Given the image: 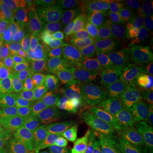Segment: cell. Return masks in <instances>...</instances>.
<instances>
[{
	"label": "cell",
	"mask_w": 153,
	"mask_h": 153,
	"mask_svg": "<svg viewBox=\"0 0 153 153\" xmlns=\"http://www.w3.org/2000/svg\"><path fill=\"white\" fill-rule=\"evenodd\" d=\"M71 19L84 46H102L119 43L127 24V20L111 5L104 13L99 15L73 13Z\"/></svg>",
	"instance_id": "obj_1"
},
{
	"label": "cell",
	"mask_w": 153,
	"mask_h": 153,
	"mask_svg": "<svg viewBox=\"0 0 153 153\" xmlns=\"http://www.w3.org/2000/svg\"><path fill=\"white\" fill-rule=\"evenodd\" d=\"M58 40L51 55L57 66L66 67L79 73L86 60L85 46L82 44L74 27L72 19L59 22L57 25Z\"/></svg>",
	"instance_id": "obj_2"
},
{
	"label": "cell",
	"mask_w": 153,
	"mask_h": 153,
	"mask_svg": "<svg viewBox=\"0 0 153 153\" xmlns=\"http://www.w3.org/2000/svg\"><path fill=\"white\" fill-rule=\"evenodd\" d=\"M58 22L54 16H38L28 25L30 44L37 49L41 59H49L58 40Z\"/></svg>",
	"instance_id": "obj_3"
},
{
	"label": "cell",
	"mask_w": 153,
	"mask_h": 153,
	"mask_svg": "<svg viewBox=\"0 0 153 153\" xmlns=\"http://www.w3.org/2000/svg\"><path fill=\"white\" fill-rule=\"evenodd\" d=\"M124 113L137 123L153 128V95L135 88L123 94Z\"/></svg>",
	"instance_id": "obj_4"
},
{
	"label": "cell",
	"mask_w": 153,
	"mask_h": 153,
	"mask_svg": "<svg viewBox=\"0 0 153 153\" xmlns=\"http://www.w3.org/2000/svg\"><path fill=\"white\" fill-rule=\"evenodd\" d=\"M153 34V16L134 19L127 22L123 38L126 53L132 52Z\"/></svg>",
	"instance_id": "obj_5"
},
{
	"label": "cell",
	"mask_w": 153,
	"mask_h": 153,
	"mask_svg": "<svg viewBox=\"0 0 153 153\" xmlns=\"http://www.w3.org/2000/svg\"><path fill=\"white\" fill-rule=\"evenodd\" d=\"M94 122L90 120H75L62 123L60 138L66 147L81 146L94 142Z\"/></svg>",
	"instance_id": "obj_6"
},
{
	"label": "cell",
	"mask_w": 153,
	"mask_h": 153,
	"mask_svg": "<svg viewBox=\"0 0 153 153\" xmlns=\"http://www.w3.org/2000/svg\"><path fill=\"white\" fill-rule=\"evenodd\" d=\"M4 3L27 26L34 17L47 16L52 11L50 1L46 0H5Z\"/></svg>",
	"instance_id": "obj_7"
},
{
	"label": "cell",
	"mask_w": 153,
	"mask_h": 153,
	"mask_svg": "<svg viewBox=\"0 0 153 153\" xmlns=\"http://www.w3.org/2000/svg\"><path fill=\"white\" fill-rule=\"evenodd\" d=\"M0 18L7 26L10 33V39L16 44V47L30 43L27 24L6 5L4 1H0Z\"/></svg>",
	"instance_id": "obj_8"
},
{
	"label": "cell",
	"mask_w": 153,
	"mask_h": 153,
	"mask_svg": "<svg viewBox=\"0 0 153 153\" xmlns=\"http://www.w3.org/2000/svg\"><path fill=\"white\" fill-rule=\"evenodd\" d=\"M86 60H92L101 66H109L123 60L126 51L121 42L111 45L85 46Z\"/></svg>",
	"instance_id": "obj_9"
},
{
	"label": "cell",
	"mask_w": 153,
	"mask_h": 153,
	"mask_svg": "<svg viewBox=\"0 0 153 153\" xmlns=\"http://www.w3.org/2000/svg\"><path fill=\"white\" fill-rule=\"evenodd\" d=\"M111 5L123 18H145L153 15V1L151 0H119Z\"/></svg>",
	"instance_id": "obj_10"
},
{
	"label": "cell",
	"mask_w": 153,
	"mask_h": 153,
	"mask_svg": "<svg viewBox=\"0 0 153 153\" xmlns=\"http://www.w3.org/2000/svg\"><path fill=\"white\" fill-rule=\"evenodd\" d=\"M58 137H60V129L57 124H49L38 128L30 127L22 140V143L23 146H36Z\"/></svg>",
	"instance_id": "obj_11"
},
{
	"label": "cell",
	"mask_w": 153,
	"mask_h": 153,
	"mask_svg": "<svg viewBox=\"0 0 153 153\" xmlns=\"http://www.w3.org/2000/svg\"><path fill=\"white\" fill-rule=\"evenodd\" d=\"M94 114L97 117L106 115L124 114L123 94H117L109 97H99L94 106Z\"/></svg>",
	"instance_id": "obj_12"
},
{
	"label": "cell",
	"mask_w": 153,
	"mask_h": 153,
	"mask_svg": "<svg viewBox=\"0 0 153 153\" xmlns=\"http://www.w3.org/2000/svg\"><path fill=\"white\" fill-rule=\"evenodd\" d=\"M18 99L22 111L33 110L34 106L44 99L41 84H24L18 87Z\"/></svg>",
	"instance_id": "obj_13"
},
{
	"label": "cell",
	"mask_w": 153,
	"mask_h": 153,
	"mask_svg": "<svg viewBox=\"0 0 153 153\" xmlns=\"http://www.w3.org/2000/svg\"><path fill=\"white\" fill-rule=\"evenodd\" d=\"M60 70L61 66H54L43 81L42 88L45 100L52 105L60 100Z\"/></svg>",
	"instance_id": "obj_14"
},
{
	"label": "cell",
	"mask_w": 153,
	"mask_h": 153,
	"mask_svg": "<svg viewBox=\"0 0 153 153\" xmlns=\"http://www.w3.org/2000/svg\"><path fill=\"white\" fill-rule=\"evenodd\" d=\"M79 76L86 87L95 90L105 76L104 67L94 60H86L79 70Z\"/></svg>",
	"instance_id": "obj_15"
},
{
	"label": "cell",
	"mask_w": 153,
	"mask_h": 153,
	"mask_svg": "<svg viewBox=\"0 0 153 153\" xmlns=\"http://www.w3.org/2000/svg\"><path fill=\"white\" fill-rule=\"evenodd\" d=\"M136 88L129 86L125 81L116 79L113 77L105 76L104 79L100 83L96 90L100 96L102 97H109L117 94H123L131 92L134 90Z\"/></svg>",
	"instance_id": "obj_16"
},
{
	"label": "cell",
	"mask_w": 153,
	"mask_h": 153,
	"mask_svg": "<svg viewBox=\"0 0 153 153\" xmlns=\"http://www.w3.org/2000/svg\"><path fill=\"white\" fill-rule=\"evenodd\" d=\"M151 137V134H145L137 138L129 137L110 149L115 153H147V146Z\"/></svg>",
	"instance_id": "obj_17"
},
{
	"label": "cell",
	"mask_w": 153,
	"mask_h": 153,
	"mask_svg": "<svg viewBox=\"0 0 153 153\" xmlns=\"http://www.w3.org/2000/svg\"><path fill=\"white\" fill-rule=\"evenodd\" d=\"M60 78V99L65 102H68L78 86V80L80 79L79 73L66 67H61Z\"/></svg>",
	"instance_id": "obj_18"
},
{
	"label": "cell",
	"mask_w": 153,
	"mask_h": 153,
	"mask_svg": "<svg viewBox=\"0 0 153 153\" xmlns=\"http://www.w3.org/2000/svg\"><path fill=\"white\" fill-rule=\"evenodd\" d=\"M107 0H77L71 1V10L74 13L84 15H99L104 13L111 5Z\"/></svg>",
	"instance_id": "obj_19"
},
{
	"label": "cell",
	"mask_w": 153,
	"mask_h": 153,
	"mask_svg": "<svg viewBox=\"0 0 153 153\" xmlns=\"http://www.w3.org/2000/svg\"><path fill=\"white\" fill-rule=\"evenodd\" d=\"M55 65L54 60H49V58L38 60L29 69L27 74V82H29V84H41L51 68Z\"/></svg>",
	"instance_id": "obj_20"
},
{
	"label": "cell",
	"mask_w": 153,
	"mask_h": 153,
	"mask_svg": "<svg viewBox=\"0 0 153 153\" xmlns=\"http://www.w3.org/2000/svg\"><path fill=\"white\" fill-rule=\"evenodd\" d=\"M152 35L150 36L139 47H137L129 55L128 62V66L131 71V74L141 70L145 67L146 59L147 56L150 46L152 42Z\"/></svg>",
	"instance_id": "obj_21"
},
{
	"label": "cell",
	"mask_w": 153,
	"mask_h": 153,
	"mask_svg": "<svg viewBox=\"0 0 153 153\" xmlns=\"http://www.w3.org/2000/svg\"><path fill=\"white\" fill-rule=\"evenodd\" d=\"M13 59L19 60L23 63L26 67L27 72H28L29 69L36 62L41 60V57L37 49H35V47L29 43L27 44L16 47L13 54Z\"/></svg>",
	"instance_id": "obj_22"
},
{
	"label": "cell",
	"mask_w": 153,
	"mask_h": 153,
	"mask_svg": "<svg viewBox=\"0 0 153 153\" xmlns=\"http://www.w3.org/2000/svg\"><path fill=\"white\" fill-rule=\"evenodd\" d=\"M23 144L15 137L4 123H0V153H18L23 148Z\"/></svg>",
	"instance_id": "obj_23"
},
{
	"label": "cell",
	"mask_w": 153,
	"mask_h": 153,
	"mask_svg": "<svg viewBox=\"0 0 153 153\" xmlns=\"http://www.w3.org/2000/svg\"><path fill=\"white\" fill-rule=\"evenodd\" d=\"M4 124L9 129V131L21 141L30 128V126L28 125L22 111L7 118L4 120Z\"/></svg>",
	"instance_id": "obj_24"
},
{
	"label": "cell",
	"mask_w": 153,
	"mask_h": 153,
	"mask_svg": "<svg viewBox=\"0 0 153 153\" xmlns=\"http://www.w3.org/2000/svg\"><path fill=\"white\" fill-rule=\"evenodd\" d=\"M19 99H18V87L13 84L6 86L4 101V117L6 120L10 117L21 111Z\"/></svg>",
	"instance_id": "obj_25"
},
{
	"label": "cell",
	"mask_w": 153,
	"mask_h": 153,
	"mask_svg": "<svg viewBox=\"0 0 153 153\" xmlns=\"http://www.w3.org/2000/svg\"><path fill=\"white\" fill-rule=\"evenodd\" d=\"M27 74V72L24 64L15 59L11 60L5 70L7 81L10 82V84L16 85L17 87L26 84Z\"/></svg>",
	"instance_id": "obj_26"
},
{
	"label": "cell",
	"mask_w": 153,
	"mask_h": 153,
	"mask_svg": "<svg viewBox=\"0 0 153 153\" xmlns=\"http://www.w3.org/2000/svg\"><path fill=\"white\" fill-rule=\"evenodd\" d=\"M25 118L27 122L28 125L32 128H38L41 126L49 125V124H56L55 121L49 117L41 114L35 110H29L23 111Z\"/></svg>",
	"instance_id": "obj_27"
},
{
	"label": "cell",
	"mask_w": 153,
	"mask_h": 153,
	"mask_svg": "<svg viewBox=\"0 0 153 153\" xmlns=\"http://www.w3.org/2000/svg\"><path fill=\"white\" fill-rule=\"evenodd\" d=\"M16 48V44L11 39L4 42L0 48V71H5L7 66L13 60V54Z\"/></svg>",
	"instance_id": "obj_28"
},
{
	"label": "cell",
	"mask_w": 153,
	"mask_h": 153,
	"mask_svg": "<svg viewBox=\"0 0 153 153\" xmlns=\"http://www.w3.org/2000/svg\"><path fill=\"white\" fill-rule=\"evenodd\" d=\"M55 111V121L56 123H65L67 122L75 121L68 107V103L61 100H58L53 105Z\"/></svg>",
	"instance_id": "obj_29"
},
{
	"label": "cell",
	"mask_w": 153,
	"mask_h": 153,
	"mask_svg": "<svg viewBox=\"0 0 153 153\" xmlns=\"http://www.w3.org/2000/svg\"><path fill=\"white\" fill-rule=\"evenodd\" d=\"M33 146L36 153H58L60 149L66 148L60 137L46 140Z\"/></svg>",
	"instance_id": "obj_30"
},
{
	"label": "cell",
	"mask_w": 153,
	"mask_h": 153,
	"mask_svg": "<svg viewBox=\"0 0 153 153\" xmlns=\"http://www.w3.org/2000/svg\"><path fill=\"white\" fill-rule=\"evenodd\" d=\"M105 75L116 79H126L128 76V70L123 62H116L106 66L104 68Z\"/></svg>",
	"instance_id": "obj_31"
},
{
	"label": "cell",
	"mask_w": 153,
	"mask_h": 153,
	"mask_svg": "<svg viewBox=\"0 0 153 153\" xmlns=\"http://www.w3.org/2000/svg\"><path fill=\"white\" fill-rule=\"evenodd\" d=\"M35 111H37L38 112L44 114L47 117H49L50 118H52L55 121V111H54V107L51 104H49L48 101H46L45 100H42L41 101H39L38 104L34 106ZM57 124V123H56Z\"/></svg>",
	"instance_id": "obj_32"
},
{
	"label": "cell",
	"mask_w": 153,
	"mask_h": 153,
	"mask_svg": "<svg viewBox=\"0 0 153 153\" xmlns=\"http://www.w3.org/2000/svg\"><path fill=\"white\" fill-rule=\"evenodd\" d=\"M133 81L142 90L153 95V77L142 76V77H138Z\"/></svg>",
	"instance_id": "obj_33"
},
{
	"label": "cell",
	"mask_w": 153,
	"mask_h": 153,
	"mask_svg": "<svg viewBox=\"0 0 153 153\" xmlns=\"http://www.w3.org/2000/svg\"><path fill=\"white\" fill-rule=\"evenodd\" d=\"M132 80H134L138 77H142V76H148V77H153V65L148 67H145L140 71H136L134 73L131 74Z\"/></svg>",
	"instance_id": "obj_34"
},
{
	"label": "cell",
	"mask_w": 153,
	"mask_h": 153,
	"mask_svg": "<svg viewBox=\"0 0 153 153\" xmlns=\"http://www.w3.org/2000/svg\"><path fill=\"white\" fill-rule=\"evenodd\" d=\"M6 83L7 82H1L0 83V123H2V122L4 119V101Z\"/></svg>",
	"instance_id": "obj_35"
},
{
	"label": "cell",
	"mask_w": 153,
	"mask_h": 153,
	"mask_svg": "<svg viewBox=\"0 0 153 153\" xmlns=\"http://www.w3.org/2000/svg\"><path fill=\"white\" fill-rule=\"evenodd\" d=\"M93 151L87 147L83 146H70L66 147L64 151V153H92Z\"/></svg>",
	"instance_id": "obj_36"
},
{
	"label": "cell",
	"mask_w": 153,
	"mask_h": 153,
	"mask_svg": "<svg viewBox=\"0 0 153 153\" xmlns=\"http://www.w3.org/2000/svg\"><path fill=\"white\" fill-rule=\"evenodd\" d=\"M0 38L4 40L10 39V33L5 24L3 22H0Z\"/></svg>",
	"instance_id": "obj_37"
},
{
	"label": "cell",
	"mask_w": 153,
	"mask_h": 153,
	"mask_svg": "<svg viewBox=\"0 0 153 153\" xmlns=\"http://www.w3.org/2000/svg\"><path fill=\"white\" fill-rule=\"evenodd\" d=\"M153 65V35H152V42L150 46V49L148 51L147 56L146 59V63H145V67H148ZM144 67V68H145Z\"/></svg>",
	"instance_id": "obj_38"
},
{
	"label": "cell",
	"mask_w": 153,
	"mask_h": 153,
	"mask_svg": "<svg viewBox=\"0 0 153 153\" xmlns=\"http://www.w3.org/2000/svg\"><path fill=\"white\" fill-rule=\"evenodd\" d=\"M23 153H36L33 146H24L22 149Z\"/></svg>",
	"instance_id": "obj_39"
},
{
	"label": "cell",
	"mask_w": 153,
	"mask_h": 153,
	"mask_svg": "<svg viewBox=\"0 0 153 153\" xmlns=\"http://www.w3.org/2000/svg\"><path fill=\"white\" fill-rule=\"evenodd\" d=\"M147 153H153V134L151 137V140L148 144Z\"/></svg>",
	"instance_id": "obj_40"
},
{
	"label": "cell",
	"mask_w": 153,
	"mask_h": 153,
	"mask_svg": "<svg viewBox=\"0 0 153 153\" xmlns=\"http://www.w3.org/2000/svg\"><path fill=\"white\" fill-rule=\"evenodd\" d=\"M92 153H114L111 152L109 150H105V149H95L94 150Z\"/></svg>",
	"instance_id": "obj_41"
},
{
	"label": "cell",
	"mask_w": 153,
	"mask_h": 153,
	"mask_svg": "<svg viewBox=\"0 0 153 153\" xmlns=\"http://www.w3.org/2000/svg\"><path fill=\"white\" fill-rule=\"evenodd\" d=\"M1 82H7L5 71H0V83H1Z\"/></svg>",
	"instance_id": "obj_42"
},
{
	"label": "cell",
	"mask_w": 153,
	"mask_h": 153,
	"mask_svg": "<svg viewBox=\"0 0 153 153\" xmlns=\"http://www.w3.org/2000/svg\"><path fill=\"white\" fill-rule=\"evenodd\" d=\"M4 41H5L4 39H3V38H0V48H1L2 44H4Z\"/></svg>",
	"instance_id": "obj_43"
},
{
	"label": "cell",
	"mask_w": 153,
	"mask_h": 153,
	"mask_svg": "<svg viewBox=\"0 0 153 153\" xmlns=\"http://www.w3.org/2000/svg\"><path fill=\"white\" fill-rule=\"evenodd\" d=\"M64 151H65V149H60V151L58 152V153H64Z\"/></svg>",
	"instance_id": "obj_44"
},
{
	"label": "cell",
	"mask_w": 153,
	"mask_h": 153,
	"mask_svg": "<svg viewBox=\"0 0 153 153\" xmlns=\"http://www.w3.org/2000/svg\"><path fill=\"white\" fill-rule=\"evenodd\" d=\"M22 149H23V148H22ZM18 153H23V152H22V150L21 151V152H18Z\"/></svg>",
	"instance_id": "obj_45"
}]
</instances>
